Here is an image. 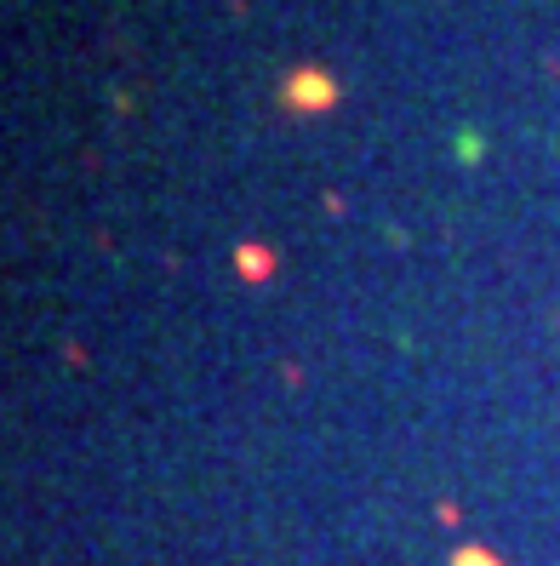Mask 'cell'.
<instances>
[{
	"label": "cell",
	"mask_w": 560,
	"mask_h": 566,
	"mask_svg": "<svg viewBox=\"0 0 560 566\" xmlns=\"http://www.w3.org/2000/svg\"><path fill=\"white\" fill-rule=\"evenodd\" d=\"M338 103H343V81L332 69H320V63L286 69V81H280V109H292V115H326V109H338Z\"/></svg>",
	"instance_id": "obj_1"
},
{
	"label": "cell",
	"mask_w": 560,
	"mask_h": 566,
	"mask_svg": "<svg viewBox=\"0 0 560 566\" xmlns=\"http://www.w3.org/2000/svg\"><path fill=\"white\" fill-rule=\"evenodd\" d=\"M275 269H280L275 246H263V241H240L235 246V275H240V281L263 286V281H275Z\"/></svg>",
	"instance_id": "obj_2"
},
{
	"label": "cell",
	"mask_w": 560,
	"mask_h": 566,
	"mask_svg": "<svg viewBox=\"0 0 560 566\" xmlns=\"http://www.w3.org/2000/svg\"><path fill=\"white\" fill-rule=\"evenodd\" d=\"M446 566H509L498 555V549H480V544H463V549H452L446 555Z\"/></svg>",
	"instance_id": "obj_3"
},
{
	"label": "cell",
	"mask_w": 560,
	"mask_h": 566,
	"mask_svg": "<svg viewBox=\"0 0 560 566\" xmlns=\"http://www.w3.org/2000/svg\"><path fill=\"white\" fill-rule=\"evenodd\" d=\"M452 155H458L463 166H475L480 155H486V138H480L475 126H463V132H458V149H452Z\"/></svg>",
	"instance_id": "obj_4"
}]
</instances>
